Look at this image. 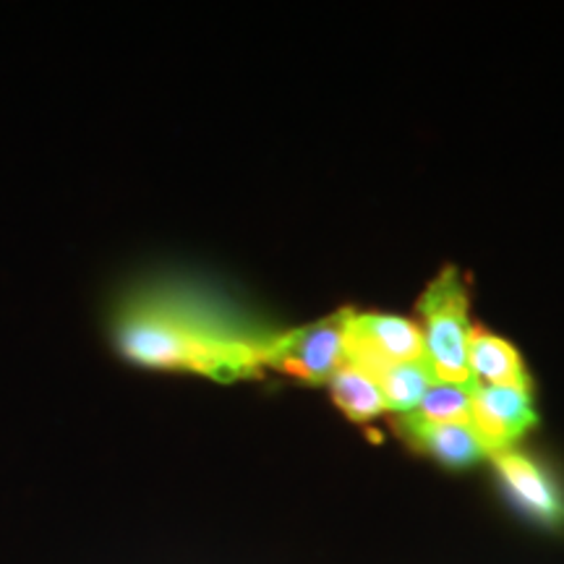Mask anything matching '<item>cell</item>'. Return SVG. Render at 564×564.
Wrapping results in <instances>:
<instances>
[{"label": "cell", "instance_id": "6da1fadb", "mask_svg": "<svg viewBox=\"0 0 564 564\" xmlns=\"http://www.w3.org/2000/svg\"><path fill=\"white\" fill-rule=\"evenodd\" d=\"M278 335L207 282L175 274L137 282L110 312V340L126 361L215 382L262 377Z\"/></svg>", "mask_w": 564, "mask_h": 564}, {"label": "cell", "instance_id": "7a4b0ae2", "mask_svg": "<svg viewBox=\"0 0 564 564\" xmlns=\"http://www.w3.org/2000/svg\"><path fill=\"white\" fill-rule=\"evenodd\" d=\"M423 348L436 382L474 387L476 379L468 364V343L474 327L468 324V291L457 272L447 264L421 295Z\"/></svg>", "mask_w": 564, "mask_h": 564}, {"label": "cell", "instance_id": "3957f363", "mask_svg": "<svg viewBox=\"0 0 564 564\" xmlns=\"http://www.w3.org/2000/svg\"><path fill=\"white\" fill-rule=\"evenodd\" d=\"M350 308L324 316L319 322L280 333L270 350L267 369L291 373L308 384H322L345 361V329H348Z\"/></svg>", "mask_w": 564, "mask_h": 564}, {"label": "cell", "instance_id": "277c9868", "mask_svg": "<svg viewBox=\"0 0 564 564\" xmlns=\"http://www.w3.org/2000/svg\"><path fill=\"white\" fill-rule=\"evenodd\" d=\"M494 476L507 502L533 525L564 531V486L539 457L520 447H505L489 455Z\"/></svg>", "mask_w": 564, "mask_h": 564}, {"label": "cell", "instance_id": "5b68a950", "mask_svg": "<svg viewBox=\"0 0 564 564\" xmlns=\"http://www.w3.org/2000/svg\"><path fill=\"white\" fill-rule=\"evenodd\" d=\"M345 358L361 366L364 371H377L392 364L426 361L421 327L405 316L352 312L345 329Z\"/></svg>", "mask_w": 564, "mask_h": 564}, {"label": "cell", "instance_id": "8992f818", "mask_svg": "<svg viewBox=\"0 0 564 564\" xmlns=\"http://www.w3.org/2000/svg\"><path fill=\"white\" fill-rule=\"evenodd\" d=\"M539 415L533 411L531 384L528 387H486L474 384L470 390V426L486 449L514 447Z\"/></svg>", "mask_w": 564, "mask_h": 564}, {"label": "cell", "instance_id": "52a82bcc", "mask_svg": "<svg viewBox=\"0 0 564 564\" xmlns=\"http://www.w3.org/2000/svg\"><path fill=\"white\" fill-rule=\"evenodd\" d=\"M398 429L411 447L449 470L470 468L484 457L489 460V449L470 423H413L398 419Z\"/></svg>", "mask_w": 564, "mask_h": 564}, {"label": "cell", "instance_id": "ba28073f", "mask_svg": "<svg viewBox=\"0 0 564 564\" xmlns=\"http://www.w3.org/2000/svg\"><path fill=\"white\" fill-rule=\"evenodd\" d=\"M468 364L476 384L486 387H528L531 379L512 343L474 327L468 343Z\"/></svg>", "mask_w": 564, "mask_h": 564}, {"label": "cell", "instance_id": "9c48e42d", "mask_svg": "<svg viewBox=\"0 0 564 564\" xmlns=\"http://www.w3.org/2000/svg\"><path fill=\"white\" fill-rule=\"evenodd\" d=\"M327 384L333 390L335 403L343 408V413L350 421H371L387 411L384 394L371 379V373H366L361 366L350 364L348 358H345L343 366L333 373V379Z\"/></svg>", "mask_w": 564, "mask_h": 564}, {"label": "cell", "instance_id": "30bf717a", "mask_svg": "<svg viewBox=\"0 0 564 564\" xmlns=\"http://www.w3.org/2000/svg\"><path fill=\"white\" fill-rule=\"evenodd\" d=\"M369 373V371H366ZM371 379L377 382L387 400V411H394L398 415L411 413L429 384L434 382V373L429 369L426 361L421 364H392L382 366V369L371 371Z\"/></svg>", "mask_w": 564, "mask_h": 564}, {"label": "cell", "instance_id": "8fae6325", "mask_svg": "<svg viewBox=\"0 0 564 564\" xmlns=\"http://www.w3.org/2000/svg\"><path fill=\"white\" fill-rule=\"evenodd\" d=\"M470 390L474 387L434 382L423 392L419 405L411 413L398 415V419L413 423H470Z\"/></svg>", "mask_w": 564, "mask_h": 564}]
</instances>
